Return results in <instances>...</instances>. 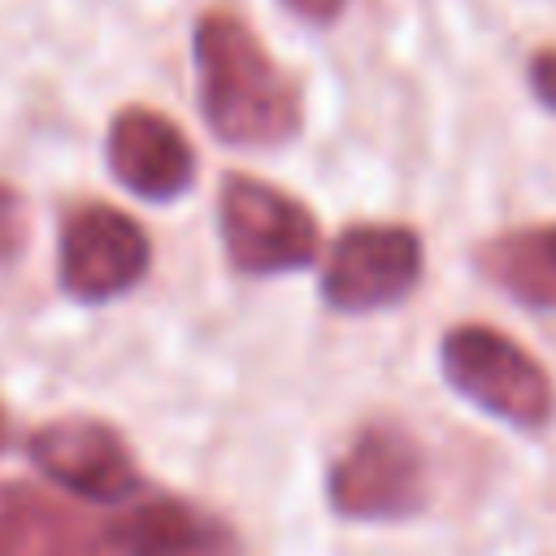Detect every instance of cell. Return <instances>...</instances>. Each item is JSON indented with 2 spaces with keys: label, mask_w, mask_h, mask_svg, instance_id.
<instances>
[{
  "label": "cell",
  "mask_w": 556,
  "mask_h": 556,
  "mask_svg": "<svg viewBox=\"0 0 556 556\" xmlns=\"http://www.w3.org/2000/svg\"><path fill=\"white\" fill-rule=\"evenodd\" d=\"M195 78L208 130L230 148H278L304 126L295 78L265 52V43L230 13L195 22Z\"/></svg>",
  "instance_id": "cell-1"
},
{
  "label": "cell",
  "mask_w": 556,
  "mask_h": 556,
  "mask_svg": "<svg viewBox=\"0 0 556 556\" xmlns=\"http://www.w3.org/2000/svg\"><path fill=\"white\" fill-rule=\"evenodd\" d=\"M439 369L456 395L517 430H543L556 413L547 369L491 326H452L439 343Z\"/></svg>",
  "instance_id": "cell-2"
},
{
  "label": "cell",
  "mask_w": 556,
  "mask_h": 556,
  "mask_svg": "<svg viewBox=\"0 0 556 556\" xmlns=\"http://www.w3.org/2000/svg\"><path fill=\"white\" fill-rule=\"evenodd\" d=\"M217 226L230 269L248 278L308 269L321 252L317 217L295 195L252 174H226L217 195Z\"/></svg>",
  "instance_id": "cell-3"
},
{
  "label": "cell",
  "mask_w": 556,
  "mask_h": 556,
  "mask_svg": "<svg viewBox=\"0 0 556 556\" xmlns=\"http://www.w3.org/2000/svg\"><path fill=\"white\" fill-rule=\"evenodd\" d=\"M326 500L348 521H404L430 500L421 443L400 421L365 426L330 465Z\"/></svg>",
  "instance_id": "cell-4"
},
{
  "label": "cell",
  "mask_w": 556,
  "mask_h": 556,
  "mask_svg": "<svg viewBox=\"0 0 556 556\" xmlns=\"http://www.w3.org/2000/svg\"><path fill=\"white\" fill-rule=\"evenodd\" d=\"M426 252L417 230L395 222H361L348 226L321 269V300L334 313H378L400 304L421 278Z\"/></svg>",
  "instance_id": "cell-5"
},
{
  "label": "cell",
  "mask_w": 556,
  "mask_h": 556,
  "mask_svg": "<svg viewBox=\"0 0 556 556\" xmlns=\"http://www.w3.org/2000/svg\"><path fill=\"white\" fill-rule=\"evenodd\" d=\"M152 265V243L135 217L113 204H83L61 230V282L83 304L126 295Z\"/></svg>",
  "instance_id": "cell-6"
},
{
  "label": "cell",
  "mask_w": 556,
  "mask_h": 556,
  "mask_svg": "<svg viewBox=\"0 0 556 556\" xmlns=\"http://www.w3.org/2000/svg\"><path fill=\"white\" fill-rule=\"evenodd\" d=\"M30 460L52 482H61L74 495H87L96 504H117L143 486L122 434L91 417H65V421L35 430Z\"/></svg>",
  "instance_id": "cell-7"
},
{
  "label": "cell",
  "mask_w": 556,
  "mask_h": 556,
  "mask_svg": "<svg viewBox=\"0 0 556 556\" xmlns=\"http://www.w3.org/2000/svg\"><path fill=\"white\" fill-rule=\"evenodd\" d=\"M104 152H109L113 178L126 191H135L139 200L165 204V200H178L182 191H191V182H195V148L156 109H143V104L122 109L109 126Z\"/></svg>",
  "instance_id": "cell-8"
},
{
  "label": "cell",
  "mask_w": 556,
  "mask_h": 556,
  "mask_svg": "<svg viewBox=\"0 0 556 556\" xmlns=\"http://www.w3.org/2000/svg\"><path fill=\"white\" fill-rule=\"evenodd\" d=\"M122 556H239L235 530L200 504L156 495L113 526Z\"/></svg>",
  "instance_id": "cell-9"
},
{
  "label": "cell",
  "mask_w": 556,
  "mask_h": 556,
  "mask_svg": "<svg viewBox=\"0 0 556 556\" xmlns=\"http://www.w3.org/2000/svg\"><path fill=\"white\" fill-rule=\"evenodd\" d=\"M0 556H100V543L52 495L0 482Z\"/></svg>",
  "instance_id": "cell-10"
},
{
  "label": "cell",
  "mask_w": 556,
  "mask_h": 556,
  "mask_svg": "<svg viewBox=\"0 0 556 556\" xmlns=\"http://www.w3.org/2000/svg\"><path fill=\"white\" fill-rule=\"evenodd\" d=\"M478 274L513 304L556 313V222L508 230L478 248Z\"/></svg>",
  "instance_id": "cell-11"
},
{
  "label": "cell",
  "mask_w": 556,
  "mask_h": 556,
  "mask_svg": "<svg viewBox=\"0 0 556 556\" xmlns=\"http://www.w3.org/2000/svg\"><path fill=\"white\" fill-rule=\"evenodd\" d=\"M22 239H26V208H22V195L0 182V261H13L22 252Z\"/></svg>",
  "instance_id": "cell-12"
},
{
  "label": "cell",
  "mask_w": 556,
  "mask_h": 556,
  "mask_svg": "<svg viewBox=\"0 0 556 556\" xmlns=\"http://www.w3.org/2000/svg\"><path fill=\"white\" fill-rule=\"evenodd\" d=\"M530 91L543 109L556 113V48H539L530 56Z\"/></svg>",
  "instance_id": "cell-13"
},
{
  "label": "cell",
  "mask_w": 556,
  "mask_h": 556,
  "mask_svg": "<svg viewBox=\"0 0 556 556\" xmlns=\"http://www.w3.org/2000/svg\"><path fill=\"white\" fill-rule=\"evenodd\" d=\"M300 22H313V26H330L348 0H282Z\"/></svg>",
  "instance_id": "cell-14"
},
{
  "label": "cell",
  "mask_w": 556,
  "mask_h": 556,
  "mask_svg": "<svg viewBox=\"0 0 556 556\" xmlns=\"http://www.w3.org/2000/svg\"><path fill=\"white\" fill-rule=\"evenodd\" d=\"M9 443V417H4V408H0V447Z\"/></svg>",
  "instance_id": "cell-15"
}]
</instances>
